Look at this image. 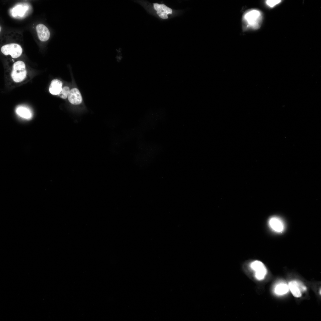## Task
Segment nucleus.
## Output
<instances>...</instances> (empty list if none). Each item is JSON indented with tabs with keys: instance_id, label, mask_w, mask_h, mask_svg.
Listing matches in <instances>:
<instances>
[{
	"instance_id": "f257e3e1",
	"label": "nucleus",
	"mask_w": 321,
	"mask_h": 321,
	"mask_svg": "<svg viewBox=\"0 0 321 321\" xmlns=\"http://www.w3.org/2000/svg\"><path fill=\"white\" fill-rule=\"evenodd\" d=\"M262 13L256 9H251L244 13L242 18L243 27L245 29H257L261 25Z\"/></svg>"
},
{
	"instance_id": "f03ea898",
	"label": "nucleus",
	"mask_w": 321,
	"mask_h": 321,
	"mask_svg": "<svg viewBox=\"0 0 321 321\" xmlns=\"http://www.w3.org/2000/svg\"><path fill=\"white\" fill-rule=\"evenodd\" d=\"M25 68V63L21 61H18L14 64L11 76L14 81L19 82L24 79L27 73Z\"/></svg>"
},
{
	"instance_id": "7ed1b4c3",
	"label": "nucleus",
	"mask_w": 321,
	"mask_h": 321,
	"mask_svg": "<svg viewBox=\"0 0 321 321\" xmlns=\"http://www.w3.org/2000/svg\"><path fill=\"white\" fill-rule=\"evenodd\" d=\"M1 51L4 55H10L12 58H16L21 55L22 49L18 44L10 43L2 46L1 48Z\"/></svg>"
},
{
	"instance_id": "20e7f679",
	"label": "nucleus",
	"mask_w": 321,
	"mask_h": 321,
	"mask_svg": "<svg viewBox=\"0 0 321 321\" xmlns=\"http://www.w3.org/2000/svg\"><path fill=\"white\" fill-rule=\"evenodd\" d=\"M250 267L254 271L255 276L257 279L261 280L264 279L267 271L263 263L259 261L255 260L250 264Z\"/></svg>"
},
{
	"instance_id": "39448f33",
	"label": "nucleus",
	"mask_w": 321,
	"mask_h": 321,
	"mask_svg": "<svg viewBox=\"0 0 321 321\" xmlns=\"http://www.w3.org/2000/svg\"><path fill=\"white\" fill-rule=\"evenodd\" d=\"M288 286L293 295L296 298L300 297L302 292L306 289V286L303 284L296 281H290Z\"/></svg>"
},
{
	"instance_id": "423d86ee",
	"label": "nucleus",
	"mask_w": 321,
	"mask_h": 321,
	"mask_svg": "<svg viewBox=\"0 0 321 321\" xmlns=\"http://www.w3.org/2000/svg\"><path fill=\"white\" fill-rule=\"evenodd\" d=\"M268 224L270 229L276 233H281L284 229V222L280 218L277 216L271 217L269 220Z\"/></svg>"
},
{
	"instance_id": "0eeeda50",
	"label": "nucleus",
	"mask_w": 321,
	"mask_h": 321,
	"mask_svg": "<svg viewBox=\"0 0 321 321\" xmlns=\"http://www.w3.org/2000/svg\"><path fill=\"white\" fill-rule=\"evenodd\" d=\"M154 9L157 11V13L161 18H168L167 15L172 13V10L163 4H159L158 3L153 4Z\"/></svg>"
},
{
	"instance_id": "6e6552de",
	"label": "nucleus",
	"mask_w": 321,
	"mask_h": 321,
	"mask_svg": "<svg viewBox=\"0 0 321 321\" xmlns=\"http://www.w3.org/2000/svg\"><path fill=\"white\" fill-rule=\"evenodd\" d=\"M36 29L39 39L45 42L48 40L50 37V32L48 29L44 25L39 24L36 26Z\"/></svg>"
},
{
	"instance_id": "1a4fd4ad",
	"label": "nucleus",
	"mask_w": 321,
	"mask_h": 321,
	"mask_svg": "<svg viewBox=\"0 0 321 321\" xmlns=\"http://www.w3.org/2000/svg\"><path fill=\"white\" fill-rule=\"evenodd\" d=\"M68 98L69 101L71 104L75 105L80 104L82 101L81 93L76 88H73L70 91Z\"/></svg>"
},
{
	"instance_id": "9d476101",
	"label": "nucleus",
	"mask_w": 321,
	"mask_h": 321,
	"mask_svg": "<svg viewBox=\"0 0 321 321\" xmlns=\"http://www.w3.org/2000/svg\"><path fill=\"white\" fill-rule=\"evenodd\" d=\"M62 82L58 79L52 80L49 86V92L52 95H58L62 90Z\"/></svg>"
},
{
	"instance_id": "9b49d317",
	"label": "nucleus",
	"mask_w": 321,
	"mask_h": 321,
	"mask_svg": "<svg viewBox=\"0 0 321 321\" xmlns=\"http://www.w3.org/2000/svg\"><path fill=\"white\" fill-rule=\"evenodd\" d=\"M28 9V7L26 5H18L14 7L12 11L13 16H22Z\"/></svg>"
},
{
	"instance_id": "f8f14e48",
	"label": "nucleus",
	"mask_w": 321,
	"mask_h": 321,
	"mask_svg": "<svg viewBox=\"0 0 321 321\" xmlns=\"http://www.w3.org/2000/svg\"><path fill=\"white\" fill-rule=\"evenodd\" d=\"M289 290L288 285L284 283H281L276 286L274 289V292L277 295H282L286 294Z\"/></svg>"
},
{
	"instance_id": "ddd939ff",
	"label": "nucleus",
	"mask_w": 321,
	"mask_h": 321,
	"mask_svg": "<svg viewBox=\"0 0 321 321\" xmlns=\"http://www.w3.org/2000/svg\"><path fill=\"white\" fill-rule=\"evenodd\" d=\"M17 114L21 117L26 119L30 118L32 113L29 109L23 106L18 107L16 110Z\"/></svg>"
},
{
	"instance_id": "4468645a",
	"label": "nucleus",
	"mask_w": 321,
	"mask_h": 321,
	"mask_svg": "<svg viewBox=\"0 0 321 321\" xmlns=\"http://www.w3.org/2000/svg\"><path fill=\"white\" fill-rule=\"evenodd\" d=\"M70 91L68 87L64 86L62 89V91L58 95L59 97L62 99H66L68 96Z\"/></svg>"
},
{
	"instance_id": "2eb2a0df",
	"label": "nucleus",
	"mask_w": 321,
	"mask_h": 321,
	"mask_svg": "<svg viewBox=\"0 0 321 321\" xmlns=\"http://www.w3.org/2000/svg\"><path fill=\"white\" fill-rule=\"evenodd\" d=\"M281 2L279 0H268L266 1V3L267 5L271 7H273Z\"/></svg>"
}]
</instances>
